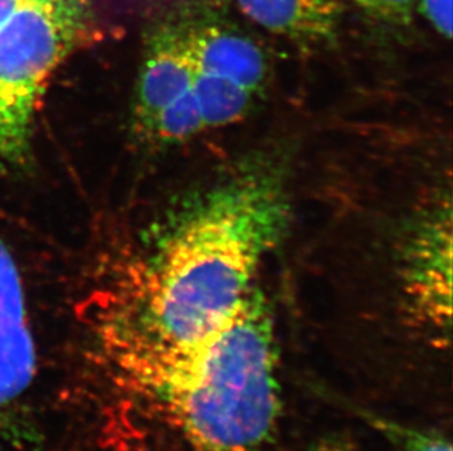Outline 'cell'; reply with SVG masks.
I'll use <instances>...</instances> for the list:
<instances>
[{
	"instance_id": "obj_12",
	"label": "cell",
	"mask_w": 453,
	"mask_h": 451,
	"mask_svg": "<svg viewBox=\"0 0 453 451\" xmlns=\"http://www.w3.org/2000/svg\"><path fill=\"white\" fill-rule=\"evenodd\" d=\"M308 451H355L349 440L341 435H332L317 441Z\"/></svg>"
},
{
	"instance_id": "obj_6",
	"label": "cell",
	"mask_w": 453,
	"mask_h": 451,
	"mask_svg": "<svg viewBox=\"0 0 453 451\" xmlns=\"http://www.w3.org/2000/svg\"><path fill=\"white\" fill-rule=\"evenodd\" d=\"M403 248V292L411 314L437 336H449L452 318L450 201L433 207L419 218Z\"/></svg>"
},
{
	"instance_id": "obj_9",
	"label": "cell",
	"mask_w": 453,
	"mask_h": 451,
	"mask_svg": "<svg viewBox=\"0 0 453 451\" xmlns=\"http://www.w3.org/2000/svg\"><path fill=\"white\" fill-rule=\"evenodd\" d=\"M359 417L385 437L398 451H452V444L445 435L432 430L405 425L390 417L368 410H359Z\"/></svg>"
},
{
	"instance_id": "obj_13",
	"label": "cell",
	"mask_w": 453,
	"mask_h": 451,
	"mask_svg": "<svg viewBox=\"0 0 453 451\" xmlns=\"http://www.w3.org/2000/svg\"><path fill=\"white\" fill-rule=\"evenodd\" d=\"M0 451H2V450H0Z\"/></svg>"
},
{
	"instance_id": "obj_1",
	"label": "cell",
	"mask_w": 453,
	"mask_h": 451,
	"mask_svg": "<svg viewBox=\"0 0 453 451\" xmlns=\"http://www.w3.org/2000/svg\"><path fill=\"white\" fill-rule=\"evenodd\" d=\"M289 214L287 183L267 162L187 192L100 260L81 307L100 359L182 349L218 332L254 287Z\"/></svg>"
},
{
	"instance_id": "obj_8",
	"label": "cell",
	"mask_w": 453,
	"mask_h": 451,
	"mask_svg": "<svg viewBox=\"0 0 453 451\" xmlns=\"http://www.w3.org/2000/svg\"><path fill=\"white\" fill-rule=\"evenodd\" d=\"M257 26L303 47L325 46L336 37L342 0H236Z\"/></svg>"
},
{
	"instance_id": "obj_11",
	"label": "cell",
	"mask_w": 453,
	"mask_h": 451,
	"mask_svg": "<svg viewBox=\"0 0 453 451\" xmlns=\"http://www.w3.org/2000/svg\"><path fill=\"white\" fill-rule=\"evenodd\" d=\"M421 12L430 26L443 35L452 37V0H418Z\"/></svg>"
},
{
	"instance_id": "obj_3",
	"label": "cell",
	"mask_w": 453,
	"mask_h": 451,
	"mask_svg": "<svg viewBox=\"0 0 453 451\" xmlns=\"http://www.w3.org/2000/svg\"><path fill=\"white\" fill-rule=\"evenodd\" d=\"M93 30L90 0H0V162L26 160L49 84Z\"/></svg>"
},
{
	"instance_id": "obj_7",
	"label": "cell",
	"mask_w": 453,
	"mask_h": 451,
	"mask_svg": "<svg viewBox=\"0 0 453 451\" xmlns=\"http://www.w3.org/2000/svg\"><path fill=\"white\" fill-rule=\"evenodd\" d=\"M26 294L15 261L0 243V406L17 401L35 375Z\"/></svg>"
},
{
	"instance_id": "obj_2",
	"label": "cell",
	"mask_w": 453,
	"mask_h": 451,
	"mask_svg": "<svg viewBox=\"0 0 453 451\" xmlns=\"http://www.w3.org/2000/svg\"><path fill=\"white\" fill-rule=\"evenodd\" d=\"M113 383L166 417L191 451H265L280 413L273 314L252 287L196 345L102 358Z\"/></svg>"
},
{
	"instance_id": "obj_10",
	"label": "cell",
	"mask_w": 453,
	"mask_h": 451,
	"mask_svg": "<svg viewBox=\"0 0 453 451\" xmlns=\"http://www.w3.org/2000/svg\"><path fill=\"white\" fill-rule=\"evenodd\" d=\"M355 4L376 19L405 24L412 17L417 0H355Z\"/></svg>"
},
{
	"instance_id": "obj_5",
	"label": "cell",
	"mask_w": 453,
	"mask_h": 451,
	"mask_svg": "<svg viewBox=\"0 0 453 451\" xmlns=\"http://www.w3.org/2000/svg\"><path fill=\"white\" fill-rule=\"evenodd\" d=\"M194 80L196 68L187 21L160 22L149 34L138 71L134 103L138 135L158 118L197 120L203 126L193 94Z\"/></svg>"
},
{
	"instance_id": "obj_4",
	"label": "cell",
	"mask_w": 453,
	"mask_h": 451,
	"mask_svg": "<svg viewBox=\"0 0 453 451\" xmlns=\"http://www.w3.org/2000/svg\"><path fill=\"white\" fill-rule=\"evenodd\" d=\"M187 26L196 68L193 94L204 131L235 124L265 88V51L225 22L189 19Z\"/></svg>"
}]
</instances>
